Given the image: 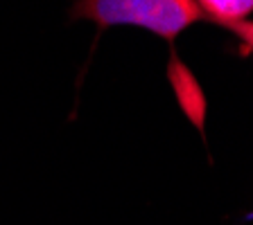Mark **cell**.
I'll return each mask as SVG.
<instances>
[{"label":"cell","mask_w":253,"mask_h":225,"mask_svg":"<svg viewBox=\"0 0 253 225\" xmlns=\"http://www.w3.org/2000/svg\"><path fill=\"white\" fill-rule=\"evenodd\" d=\"M206 21H215L226 27L233 23L249 21L253 14V0H195Z\"/></svg>","instance_id":"3957f363"},{"label":"cell","mask_w":253,"mask_h":225,"mask_svg":"<svg viewBox=\"0 0 253 225\" xmlns=\"http://www.w3.org/2000/svg\"><path fill=\"white\" fill-rule=\"evenodd\" d=\"M168 77L169 84L174 88V95L179 99L183 113L192 120V124L197 129H204V120H206V97L201 90L199 81L195 79V74L190 72V68L176 57V52L172 50L169 54V63H168Z\"/></svg>","instance_id":"7a4b0ae2"},{"label":"cell","mask_w":253,"mask_h":225,"mask_svg":"<svg viewBox=\"0 0 253 225\" xmlns=\"http://www.w3.org/2000/svg\"><path fill=\"white\" fill-rule=\"evenodd\" d=\"M70 16L93 21L100 30L136 25L165 41H174L190 25L204 21L195 0H77Z\"/></svg>","instance_id":"6da1fadb"},{"label":"cell","mask_w":253,"mask_h":225,"mask_svg":"<svg viewBox=\"0 0 253 225\" xmlns=\"http://www.w3.org/2000/svg\"><path fill=\"white\" fill-rule=\"evenodd\" d=\"M228 32H233L240 41L247 45V50L253 52V21H240V23H233V25H226Z\"/></svg>","instance_id":"277c9868"}]
</instances>
